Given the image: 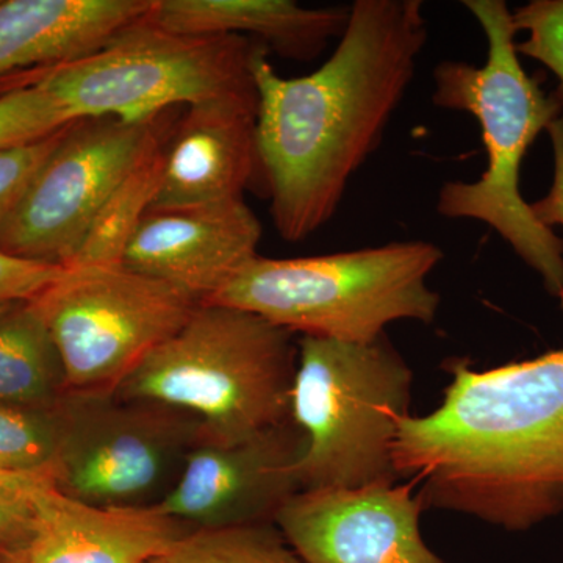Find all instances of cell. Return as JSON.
Segmentation results:
<instances>
[{
  "instance_id": "18",
  "label": "cell",
  "mask_w": 563,
  "mask_h": 563,
  "mask_svg": "<svg viewBox=\"0 0 563 563\" xmlns=\"http://www.w3.org/2000/svg\"><path fill=\"white\" fill-rule=\"evenodd\" d=\"M66 393L65 369L32 302L0 312V406L52 410Z\"/></svg>"
},
{
  "instance_id": "5",
  "label": "cell",
  "mask_w": 563,
  "mask_h": 563,
  "mask_svg": "<svg viewBox=\"0 0 563 563\" xmlns=\"http://www.w3.org/2000/svg\"><path fill=\"white\" fill-rule=\"evenodd\" d=\"M292 335L258 314L201 303L117 393L195 413L214 439H247L291 420Z\"/></svg>"
},
{
  "instance_id": "21",
  "label": "cell",
  "mask_w": 563,
  "mask_h": 563,
  "mask_svg": "<svg viewBox=\"0 0 563 563\" xmlns=\"http://www.w3.org/2000/svg\"><path fill=\"white\" fill-rule=\"evenodd\" d=\"M57 446L55 407L32 410L0 406V473L52 477Z\"/></svg>"
},
{
  "instance_id": "13",
  "label": "cell",
  "mask_w": 563,
  "mask_h": 563,
  "mask_svg": "<svg viewBox=\"0 0 563 563\" xmlns=\"http://www.w3.org/2000/svg\"><path fill=\"white\" fill-rule=\"evenodd\" d=\"M262 233L243 199L150 210L129 240L122 265L209 302L257 257Z\"/></svg>"
},
{
  "instance_id": "25",
  "label": "cell",
  "mask_w": 563,
  "mask_h": 563,
  "mask_svg": "<svg viewBox=\"0 0 563 563\" xmlns=\"http://www.w3.org/2000/svg\"><path fill=\"white\" fill-rule=\"evenodd\" d=\"M40 487L24 490L0 485V563H24L36 525L33 495Z\"/></svg>"
},
{
  "instance_id": "17",
  "label": "cell",
  "mask_w": 563,
  "mask_h": 563,
  "mask_svg": "<svg viewBox=\"0 0 563 563\" xmlns=\"http://www.w3.org/2000/svg\"><path fill=\"white\" fill-rule=\"evenodd\" d=\"M150 7L151 0L0 2V77L84 57L141 20Z\"/></svg>"
},
{
  "instance_id": "20",
  "label": "cell",
  "mask_w": 563,
  "mask_h": 563,
  "mask_svg": "<svg viewBox=\"0 0 563 563\" xmlns=\"http://www.w3.org/2000/svg\"><path fill=\"white\" fill-rule=\"evenodd\" d=\"M165 558L168 563H306L276 523L192 529Z\"/></svg>"
},
{
  "instance_id": "15",
  "label": "cell",
  "mask_w": 563,
  "mask_h": 563,
  "mask_svg": "<svg viewBox=\"0 0 563 563\" xmlns=\"http://www.w3.org/2000/svg\"><path fill=\"white\" fill-rule=\"evenodd\" d=\"M36 525L24 563H146L165 558L190 526L147 509H106L49 483L33 495Z\"/></svg>"
},
{
  "instance_id": "28",
  "label": "cell",
  "mask_w": 563,
  "mask_h": 563,
  "mask_svg": "<svg viewBox=\"0 0 563 563\" xmlns=\"http://www.w3.org/2000/svg\"><path fill=\"white\" fill-rule=\"evenodd\" d=\"M46 483H54V481L49 476H18V474L0 473V485H7V487L31 490Z\"/></svg>"
},
{
  "instance_id": "6",
  "label": "cell",
  "mask_w": 563,
  "mask_h": 563,
  "mask_svg": "<svg viewBox=\"0 0 563 563\" xmlns=\"http://www.w3.org/2000/svg\"><path fill=\"white\" fill-rule=\"evenodd\" d=\"M413 373L387 333L372 343L298 340L291 420L306 435L299 490L398 484L393 443Z\"/></svg>"
},
{
  "instance_id": "14",
  "label": "cell",
  "mask_w": 563,
  "mask_h": 563,
  "mask_svg": "<svg viewBox=\"0 0 563 563\" xmlns=\"http://www.w3.org/2000/svg\"><path fill=\"white\" fill-rule=\"evenodd\" d=\"M258 96L213 99L187 107L174 124L150 210L243 199L261 173Z\"/></svg>"
},
{
  "instance_id": "12",
  "label": "cell",
  "mask_w": 563,
  "mask_h": 563,
  "mask_svg": "<svg viewBox=\"0 0 563 563\" xmlns=\"http://www.w3.org/2000/svg\"><path fill=\"white\" fill-rule=\"evenodd\" d=\"M412 485L299 490L276 526L306 563H446L422 542Z\"/></svg>"
},
{
  "instance_id": "1",
  "label": "cell",
  "mask_w": 563,
  "mask_h": 563,
  "mask_svg": "<svg viewBox=\"0 0 563 563\" xmlns=\"http://www.w3.org/2000/svg\"><path fill=\"white\" fill-rule=\"evenodd\" d=\"M428 35L421 0H355L335 51L309 76L282 77L268 47L255 52L258 158L285 242L332 220L401 106Z\"/></svg>"
},
{
  "instance_id": "7",
  "label": "cell",
  "mask_w": 563,
  "mask_h": 563,
  "mask_svg": "<svg viewBox=\"0 0 563 563\" xmlns=\"http://www.w3.org/2000/svg\"><path fill=\"white\" fill-rule=\"evenodd\" d=\"M261 46L247 36L163 31L143 16L99 49L36 70L31 85L49 92L73 121H151L179 107L258 96L252 60Z\"/></svg>"
},
{
  "instance_id": "26",
  "label": "cell",
  "mask_w": 563,
  "mask_h": 563,
  "mask_svg": "<svg viewBox=\"0 0 563 563\" xmlns=\"http://www.w3.org/2000/svg\"><path fill=\"white\" fill-rule=\"evenodd\" d=\"M62 273V266L25 261L0 250V310L38 298Z\"/></svg>"
},
{
  "instance_id": "23",
  "label": "cell",
  "mask_w": 563,
  "mask_h": 563,
  "mask_svg": "<svg viewBox=\"0 0 563 563\" xmlns=\"http://www.w3.org/2000/svg\"><path fill=\"white\" fill-rule=\"evenodd\" d=\"M515 32H528L517 43L518 55L542 63L558 76V95L563 103V0H532L512 11Z\"/></svg>"
},
{
  "instance_id": "19",
  "label": "cell",
  "mask_w": 563,
  "mask_h": 563,
  "mask_svg": "<svg viewBox=\"0 0 563 563\" xmlns=\"http://www.w3.org/2000/svg\"><path fill=\"white\" fill-rule=\"evenodd\" d=\"M176 110H169L163 117L146 150L103 203L79 252L66 268L122 265L129 240L139 228L144 214L150 211L155 192L158 190L166 144L176 124L174 121L176 118L173 120Z\"/></svg>"
},
{
  "instance_id": "16",
  "label": "cell",
  "mask_w": 563,
  "mask_h": 563,
  "mask_svg": "<svg viewBox=\"0 0 563 563\" xmlns=\"http://www.w3.org/2000/svg\"><path fill=\"white\" fill-rule=\"evenodd\" d=\"M144 20L184 35H251L280 57L310 62L343 35L350 7L310 9L292 0H151Z\"/></svg>"
},
{
  "instance_id": "2",
  "label": "cell",
  "mask_w": 563,
  "mask_h": 563,
  "mask_svg": "<svg viewBox=\"0 0 563 563\" xmlns=\"http://www.w3.org/2000/svg\"><path fill=\"white\" fill-rule=\"evenodd\" d=\"M439 409L406 417L393 443L399 479L424 509L528 531L563 512V347L498 368L450 365Z\"/></svg>"
},
{
  "instance_id": "8",
  "label": "cell",
  "mask_w": 563,
  "mask_h": 563,
  "mask_svg": "<svg viewBox=\"0 0 563 563\" xmlns=\"http://www.w3.org/2000/svg\"><path fill=\"white\" fill-rule=\"evenodd\" d=\"M55 417V488L106 509L161 506L203 429L195 413L117 391H66Z\"/></svg>"
},
{
  "instance_id": "22",
  "label": "cell",
  "mask_w": 563,
  "mask_h": 563,
  "mask_svg": "<svg viewBox=\"0 0 563 563\" xmlns=\"http://www.w3.org/2000/svg\"><path fill=\"white\" fill-rule=\"evenodd\" d=\"M74 122L49 92L20 85L0 96V150L44 139Z\"/></svg>"
},
{
  "instance_id": "29",
  "label": "cell",
  "mask_w": 563,
  "mask_h": 563,
  "mask_svg": "<svg viewBox=\"0 0 563 563\" xmlns=\"http://www.w3.org/2000/svg\"><path fill=\"white\" fill-rule=\"evenodd\" d=\"M146 563H168V561H166V558H157V559H152V561L146 562Z\"/></svg>"
},
{
  "instance_id": "10",
  "label": "cell",
  "mask_w": 563,
  "mask_h": 563,
  "mask_svg": "<svg viewBox=\"0 0 563 563\" xmlns=\"http://www.w3.org/2000/svg\"><path fill=\"white\" fill-rule=\"evenodd\" d=\"M166 113L144 122L114 118L70 122L0 228V250L66 268Z\"/></svg>"
},
{
  "instance_id": "9",
  "label": "cell",
  "mask_w": 563,
  "mask_h": 563,
  "mask_svg": "<svg viewBox=\"0 0 563 563\" xmlns=\"http://www.w3.org/2000/svg\"><path fill=\"white\" fill-rule=\"evenodd\" d=\"M31 302L60 355L66 391H117L201 306L124 265L63 268Z\"/></svg>"
},
{
  "instance_id": "27",
  "label": "cell",
  "mask_w": 563,
  "mask_h": 563,
  "mask_svg": "<svg viewBox=\"0 0 563 563\" xmlns=\"http://www.w3.org/2000/svg\"><path fill=\"white\" fill-rule=\"evenodd\" d=\"M554 154V179L550 191L540 201L531 203L532 213L537 220L553 229L563 228V110L548 128Z\"/></svg>"
},
{
  "instance_id": "24",
  "label": "cell",
  "mask_w": 563,
  "mask_h": 563,
  "mask_svg": "<svg viewBox=\"0 0 563 563\" xmlns=\"http://www.w3.org/2000/svg\"><path fill=\"white\" fill-rule=\"evenodd\" d=\"M68 125L44 139L0 150V228L21 201L41 166L60 144Z\"/></svg>"
},
{
  "instance_id": "3",
  "label": "cell",
  "mask_w": 563,
  "mask_h": 563,
  "mask_svg": "<svg viewBox=\"0 0 563 563\" xmlns=\"http://www.w3.org/2000/svg\"><path fill=\"white\" fill-rule=\"evenodd\" d=\"M487 38L483 66L446 60L433 69V106L466 111L483 131L487 168L479 180L446 181L437 211L448 220L490 225L521 261L563 298V240L532 213L520 191V169L529 147L561 114L558 91L548 95L518 57L512 11L504 0H463Z\"/></svg>"
},
{
  "instance_id": "4",
  "label": "cell",
  "mask_w": 563,
  "mask_h": 563,
  "mask_svg": "<svg viewBox=\"0 0 563 563\" xmlns=\"http://www.w3.org/2000/svg\"><path fill=\"white\" fill-rule=\"evenodd\" d=\"M435 243L412 240L298 258H252L213 299L301 336L372 343L396 321L435 320L428 279L443 261Z\"/></svg>"
},
{
  "instance_id": "11",
  "label": "cell",
  "mask_w": 563,
  "mask_h": 563,
  "mask_svg": "<svg viewBox=\"0 0 563 563\" xmlns=\"http://www.w3.org/2000/svg\"><path fill=\"white\" fill-rule=\"evenodd\" d=\"M306 443L292 420L233 442L202 429L179 481L158 507L191 529L276 523L299 492L295 470Z\"/></svg>"
}]
</instances>
